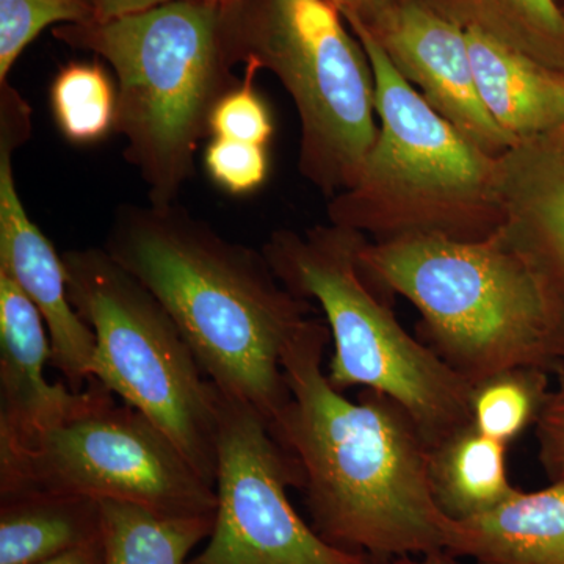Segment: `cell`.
<instances>
[{"label":"cell","mask_w":564,"mask_h":564,"mask_svg":"<svg viewBox=\"0 0 564 564\" xmlns=\"http://www.w3.org/2000/svg\"><path fill=\"white\" fill-rule=\"evenodd\" d=\"M329 339L315 317L292 337L281 358L291 399L269 425L299 467L313 529L372 560L447 554L421 430L384 393L362 389L352 402L337 391L322 367Z\"/></svg>","instance_id":"cell-1"},{"label":"cell","mask_w":564,"mask_h":564,"mask_svg":"<svg viewBox=\"0 0 564 564\" xmlns=\"http://www.w3.org/2000/svg\"><path fill=\"white\" fill-rule=\"evenodd\" d=\"M104 248L165 307L207 380L267 423L291 399L282 351L313 306L263 251L232 242L180 204H124Z\"/></svg>","instance_id":"cell-2"},{"label":"cell","mask_w":564,"mask_h":564,"mask_svg":"<svg viewBox=\"0 0 564 564\" xmlns=\"http://www.w3.org/2000/svg\"><path fill=\"white\" fill-rule=\"evenodd\" d=\"M55 40L98 55L117 77L115 132L154 206L177 204L210 137L215 106L240 84L231 7L173 0L110 21L63 24Z\"/></svg>","instance_id":"cell-3"},{"label":"cell","mask_w":564,"mask_h":564,"mask_svg":"<svg viewBox=\"0 0 564 564\" xmlns=\"http://www.w3.org/2000/svg\"><path fill=\"white\" fill-rule=\"evenodd\" d=\"M358 256L375 284L417 307L429 347L473 388L505 370L544 369L560 356L543 278L505 228L477 240L400 234L361 242Z\"/></svg>","instance_id":"cell-4"},{"label":"cell","mask_w":564,"mask_h":564,"mask_svg":"<svg viewBox=\"0 0 564 564\" xmlns=\"http://www.w3.org/2000/svg\"><path fill=\"white\" fill-rule=\"evenodd\" d=\"M361 242L358 232L334 225L304 236L273 234L262 251L293 295L321 306L334 343L329 383L391 397L432 448L473 425V386L397 321L359 263Z\"/></svg>","instance_id":"cell-5"},{"label":"cell","mask_w":564,"mask_h":564,"mask_svg":"<svg viewBox=\"0 0 564 564\" xmlns=\"http://www.w3.org/2000/svg\"><path fill=\"white\" fill-rule=\"evenodd\" d=\"M62 259L69 302L95 334L93 378L150 419L215 488L218 392L176 323L106 248Z\"/></svg>","instance_id":"cell-6"},{"label":"cell","mask_w":564,"mask_h":564,"mask_svg":"<svg viewBox=\"0 0 564 564\" xmlns=\"http://www.w3.org/2000/svg\"><path fill=\"white\" fill-rule=\"evenodd\" d=\"M240 63L270 69L302 120L304 176L325 192L352 188L378 137L372 66L328 0L231 6Z\"/></svg>","instance_id":"cell-7"},{"label":"cell","mask_w":564,"mask_h":564,"mask_svg":"<svg viewBox=\"0 0 564 564\" xmlns=\"http://www.w3.org/2000/svg\"><path fill=\"white\" fill-rule=\"evenodd\" d=\"M44 491L135 503L165 516L217 514L203 480L169 436L115 397L20 443H0V494Z\"/></svg>","instance_id":"cell-8"},{"label":"cell","mask_w":564,"mask_h":564,"mask_svg":"<svg viewBox=\"0 0 564 564\" xmlns=\"http://www.w3.org/2000/svg\"><path fill=\"white\" fill-rule=\"evenodd\" d=\"M217 392V516L206 549L185 564H373L296 514L288 488L302 477L292 456L254 408Z\"/></svg>","instance_id":"cell-9"},{"label":"cell","mask_w":564,"mask_h":564,"mask_svg":"<svg viewBox=\"0 0 564 564\" xmlns=\"http://www.w3.org/2000/svg\"><path fill=\"white\" fill-rule=\"evenodd\" d=\"M345 21L372 66L381 129L351 192L334 204V223L345 226L383 198L402 206H452L485 195L499 177L491 155L426 102L366 25Z\"/></svg>","instance_id":"cell-10"},{"label":"cell","mask_w":564,"mask_h":564,"mask_svg":"<svg viewBox=\"0 0 564 564\" xmlns=\"http://www.w3.org/2000/svg\"><path fill=\"white\" fill-rule=\"evenodd\" d=\"M369 31L404 79L475 147L491 158L519 147L481 101L464 29L419 0H403Z\"/></svg>","instance_id":"cell-11"},{"label":"cell","mask_w":564,"mask_h":564,"mask_svg":"<svg viewBox=\"0 0 564 564\" xmlns=\"http://www.w3.org/2000/svg\"><path fill=\"white\" fill-rule=\"evenodd\" d=\"M50 333L35 304L0 272V443H20L115 397L98 380L82 391L50 383Z\"/></svg>","instance_id":"cell-12"},{"label":"cell","mask_w":564,"mask_h":564,"mask_svg":"<svg viewBox=\"0 0 564 564\" xmlns=\"http://www.w3.org/2000/svg\"><path fill=\"white\" fill-rule=\"evenodd\" d=\"M0 272L35 304L50 333L51 364L74 391L93 378L95 334L69 302L62 254L29 217L13 174V152L0 148Z\"/></svg>","instance_id":"cell-13"},{"label":"cell","mask_w":564,"mask_h":564,"mask_svg":"<svg viewBox=\"0 0 564 564\" xmlns=\"http://www.w3.org/2000/svg\"><path fill=\"white\" fill-rule=\"evenodd\" d=\"M513 223L505 226L540 276L554 307L564 355V132L513 150Z\"/></svg>","instance_id":"cell-14"},{"label":"cell","mask_w":564,"mask_h":564,"mask_svg":"<svg viewBox=\"0 0 564 564\" xmlns=\"http://www.w3.org/2000/svg\"><path fill=\"white\" fill-rule=\"evenodd\" d=\"M445 552L477 564H564V481L474 518H445Z\"/></svg>","instance_id":"cell-15"},{"label":"cell","mask_w":564,"mask_h":564,"mask_svg":"<svg viewBox=\"0 0 564 564\" xmlns=\"http://www.w3.org/2000/svg\"><path fill=\"white\" fill-rule=\"evenodd\" d=\"M478 93L494 121L519 141L564 132V76L477 31H464Z\"/></svg>","instance_id":"cell-16"},{"label":"cell","mask_w":564,"mask_h":564,"mask_svg":"<svg viewBox=\"0 0 564 564\" xmlns=\"http://www.w3.org/2000/svg\"><path fill=\"white\" fill-rule=\"evenodd\" d=\"M102 540L101 500L74 494H0V564H33Z\"/></svg>","instance_id":"cell-17"},{"label":"cell","mask_w":564,"mask_h":564,"mask_svg":"<svg viewBox=\"0 0 564 564\" xmlns=\"http://www.w3.org/2000/svg\"><path fill=\"white\" fill-rule=\"evenodd\" d=\"M507 444L478 432L459 430L430 448L429 478L434 502L462 521L488 513L519 491L507 473Z\"/></svg>","instance_id":"cell-18"},{"label":"cell","mask_w":564,"mask_h":564,"mask_svg":"<svg viewBox=\"0 0 564 564\" xmlns=\"http://www.w3.org/2000/svg\"><path fill=\"white\" fill-rule=\"evenodd\" d=\"M564 76V10L556 0H419Z\"/></svg>","instance_id":"cell-19"},{"label":"cell","mask_w":564,"mask_h":564,"mask_svg":"<svg viewBox=\"0 0 564 564\" xmlns=\"http://www.w3.org/2000/svg\"><path fill=\"white\" fill-rule=\"evenodd\" d=\"M101 510L106 564H185L217 516H165L120 500H101Z\"/></svg>","instance_id":"cell-20"},{"label":"cell","mask_w":564,"mask_h":564,"mask_svg":"<svg viewBox=\"0 0 564 564\" xmlns=\"http://www.w3.org/2000/svg\"><path fill=\"white\" fill-rule=\"evenodd\" d=\"M51 106L58 129L73 143H96L115 131L117 88L98 63H69L58 70Z\"/></svg>","instance_id":"cell-21"},{"label":"cell","mask_w":564,"mask_h":564,"mask_svg":"<svg viewBox=\"0 0 564 564\" xmlns=\"http://www.w3.org/2000/svg\"><path fill=\"white\" fill-rule=\"evenodd\" d=\"M547 395L543 369L518 367L494 375L473 388L474 426L508 445L536 423Z\"/></svg>","instance_id":"cell-22"},{"label":"cell","mask_w":564,"mask_h":564,"mask_svg":"<svg viewBox=\"0 0 564 564\" xmlns=\"http://www.w3.org/2000/svg\"><path fill=\"white\" fill-rule=\"evenodd\" d=\"M93 20L91 0H0V84L44 29Z\"/></svg>","instance_id":"cell-23"},{"label":"cell","mask_w":564,"mask_h":564,"mask_svg":"<svg viewBox=\"0 0 564 564\" xmlns=\"http://www.w3.org/2000/svg\"><path fill=\"white\" fill-rule=\"evenodd\" d=\"M258 66L245 63L240 84L215 106L210 117V137L269 147L273 137V120L269 106L256 91Z\"/></svg>","instance_id":"cell-24"},{"label":"cell","mask_w":564,"mask_h":564,"mask_svg":"<svg viewBox=\"0 0 564 564\" xmlns=\"http://www.w3.org/2000/svg\"><path fill=\"white\" fill-rule=\"evenodd\" d=\"M269 147L210 137L204 169L218 187L231 195H248L269 177Z\"/></svg>","instance_id":"cell-25"},{"label":"cell","mask_w":564,"mask_h":564,"mask_svg":"<svg viewBox=\"0 0 564 564\" xmlns=\"http://www.w3.org/2000/svg\"><path fill=\"white\" fill-rule=\"evenodd\" d=\"M540 459L549 477L564 481V378L555 392L549 393L536 419Z\"/></svg>","instance_id":"cell-26"},{"label":"cell","mask_w":564,"mask_h":564,"mask_svg":"<svg viewBox=\"0 0 564 564\" xmlns=\"http://www.w3.org/2000/svg\"><path fill=\"white\" fill-rule=\"evenodd\" d=\"M343 13L344 20H356L372 29L403 0H328Z\"/></svg>","instance_id":"cell-27"},{"label":"cell","mask_w":564,"mask_h":564,"mask_svg":"<svg viewBox=\"0 0 564 564\" xmlns=\"http://www.w3.org/2000/svg\"><path fill=\"white\" fill-rule=\"evenodd\" d=\"M173 0H91L95 20L110 21L128 14L140 13Z\"/></svg>","instance_id":"cell-28"},{"label":"cell","mask_w":564,"mask_h":564,"mask_svg":"<svg viewBox=\"0 0 564 564\" xmlns=\"http://www.w3.org/2000/svg\"><path fill=\"white\" fill-rule=\"evenodd\" d=\"M33 564H106V552H104V541L80 545V547L70 549L61 555L43 560V562Z\"/></svg>","instance_id":"cell-29"},{"label":"cell","mask_w":564,"mask_h":564,"mask_svg":"<svg viewBox=\"0 0 564 564\" xmlns=\"http://www.w3.org/2000/svg\"><path fill=\"white\" fill-rule=\"evenodd\" d=\"M391 564H455V558L448 554H434L423 556L421 562H414V560L406 558V556H400L397 562Z\"/></svg>","instance_id":"cell-30"},{"label":"cell","mask_w":564,"mask_h":564,"mask_svg":"<svg viewBox=\"0 0 564 564\" xmlns=\"http://www.w3.org/2000/svg\"><path fill=\"white\" fill-rule=\"evenodd\" d=\"M212 3H218V6L223 7H231L236 6V3L242 2V0H209Z\"/></svg>","instance_id":"cell-31"}]
</instances>
